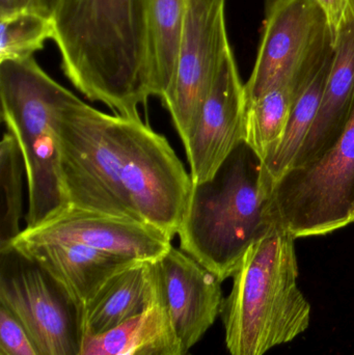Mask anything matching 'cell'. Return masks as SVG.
Masks as SVG:
<instances>
[{"label": "cell", "instance_id": "1", "mask_svg": "<svg viewBox=\"0 0 354 355\" xmlns=\"http://www.w3.org/2000/svg\"><path fill=\"white\" fill-rule=\"evenodd\" d=\"M56 128L68 207L178 235L193 180L166 137L77 96L58 108Z\"/></svg>", "mask_w": 354, "mask_h": 355}, {"label": "cell", "instance_id": "2", "mask_svg": "<svg viewBox=\"0 0 354 355\" xmlns=\"http://www.w3.org/2000/svg\"><path fill=\"white\" fill-rule=\"evenodd\" d=\"M54 42L67 78L91 101L141 119L152 95L148 0H60Z\"/></svg>", "mask_w": 354, "mask_h": 355}, {"label": "cell", "instance_id": "3", "mask_svg": "<svg viewBox=\"0 0 354 355\" xmlns=\"http://www.w3.org/2000/svg\"><path fill=\"white\" fill-rule=\"evenodd\" d=\"M241 144L212 179L193 183L178 236L180 248L220 282L233 277L247 250L278 225L272 191Z\"/></svg>", "mask_w": 354, "mask_h": 355}, {"label": "cell", "instance_id": "4", "mask_svg": "<svg viewBox=\"0 0 354 355\" xmlns=\"http://www.w3.org/2000/svg\"><path fill=\"white\" fill-rule=\"evenodd\" d=\"M295 238L280 225L249 248L222 302L231 355H265L305 333L311 306L297 286Z\"/></svg>", "mask_w": 354, "mask_h": 355}, {"label": "cell", "instance_id": "5", "mask_svg": "<svg viewBox=\"0 0 354 355\" xmlns=\"http://www.w3.org/2000/svg\"><path fill=\"white\" fill-rule=\"evenodd\" d=\"M35 58L0 62L2 120L20 147L28 186L27 227L33 229L68 207L60 176L56 119L74 97Z\"/></svg>", "mask_w": 354, "mask_h": 355}, {"label": "cell", "instance_id": "6", "mask_svg": "<svg viewBox=\"0 0 354 355\" xmlns=\"http://www.w3.org/2000/svg\"><path fill=\"white\" fill-rule=\"evenodd\" d=\"M276 223L295 239L351 225L354 208V108L342 135L317 162L289 173L272 190Z\"/></svg>", "mask_w": 354, "mask_h": 355}, {"label": "cell", "instance_id": "7", "mask_svg": "<svg viewBox=\"0 0 354 355\" xmlns=\"http://www.w3.org/2000/svg\"><path fill=\"white\" fill-rule=\"evenodd\" d=\"M0 308L19 323L39 355H78L83 306L46 269L12 245L0 250Z\"/></svg>", "mask_w": 354, "mask_h": 355}, {"label": "cell", "instance_id": "8", "mask_svg": "<svg viewBox=\"0 0 354 355\" xmlns=\"http://www.w3.org/2000/svg\"><path fill=\"white\" fill-rule=\"evenodd\" d=\"M334 53L322 10L311 0H267L257 60L245 85L247 104L282 83L305 89Z\"/></svg>", "mask_w": 354, "mask_h": 355}, {"label": "cell", "instance_id": "9", "mask_svg": "<svg viewBox=\"0 0 354 355\" xmlns=\"http://www.w3.org/2000/svg\"><path fill=\"white\" fill-rule=\"evenodd\" d=\"M226 0H188L176 75L163 104L182 143L197 123L227 52Z\"/></svg>", "mask_w": 354, "mask_h": 355}, {"label": "cell", "instance_id": "10", "mask_svg": "<svg viewBox=\"0 0 354 355\" xmlns=\"http://www.w3.org/2000/svg\"><path fill=\"white\" fill-rule=\"evenodd\" d=\"M154 302L163 311L185 354L222 312V282L181 248L170 246L149 262Z\"/></svg>", "mask_w": 354, "mask_h": 355}, {"label": "cell", "instance_id": "11", "mask_svg": "<svg viewBox=\"0 0 354 355\" xmlns=\"http://www.w3.org/2000/svg\"><path fill=\"white\" fill-rule=\"evenodd\" d=\"M245 85L231 48L220 64L197 123L183 143L193 183L212 179L245 143Z\"/></svg>", "mask_w": 354, "mask_h": 355}, {"label": "cell", "instance_id": "12", "mask_svg": "<svg viewBox=\"0 0 354 355\" xmlns=\"http://www.w3.org/2000/svg\"><path fill=\"white\" fill-rule=\"evenodd\" d=\"M17 238L80 244L147 263L161 257L172 246V240L150 225L75 207H67L39 227L22 230Z\"/></svg>", "mask_w": 354, "mask_h": 355}, {"label": "cell", "instance_id": "13", "mask_svg": "<svg viewBox=\"0 0 354 355\" xmlns=\"http://www.w3.org/2000/svg\"><path fill=\"white\" fill-rule=\"evenodd\" d=\"M10 245L35 260L57 279L83 310L112 277L141 263L67 242H35L16 238Z\"/></svg>", "mask_w": 354, "mask_h": 355}, {"label": "cell", "instance_id": "14", "mask_svg": "<svg viewBox=\"0 0 354 355\" xmlns=\"http://www.w3.org/2000/svg\"><path fill=\"white\" fill-rule=\"evenodd\" d=\"M353 108L354 22L343 31L335 44L334 58L317 116L292 171L314 164L334 147Z\"/></svg>", "mask_w": 354, "mask_h": 355}, {"label": "cell", "instance_id": "15", "mask_svg": "<svg viewBox=\"0 0 354 355\" xmlns=\"http://www.w3.org/2000/svg\"><path fill=\"white\" fill-rule=\"evenodd\" d=\"M153 304L149 263H136L112 277L85 304V329L105 333L143 316Z\"/></svg>", "mask_w": 354, "mask_h": 355}, {"label": "cell", "instance_id": "16", "mask_svg": "<svg viewBox=\"0 0 354 355\" xmlns=\"http://www.w3.org/2000/svg\"><path fill=\"white\" fill-rule=\"evenodd\" d=\"M188 0H148V52L152 95L163 101L178 64Z\"/></svg>", "mask_w": 354, "mask_h": 355}, {"label": "cell", "instance_id": "17", "mask_svg": "<svg viewBox=\"0 0 354 355\" xmlns=\"http://www.w3.org/2000/svg\"><path fill=\"white\" fill-rule=\"evenodd\" d=\"M333 58L334 53L324 62L295 101L278 149L266 162L258 166L259 177L272 191L292 171L295 160L309 135L326 89Z\"/></svg>", "mask_w": 354, "mask_h": 355}, {"label": "cell", "instance_id": "18", "mask_svg": "<svg viewBox=\"0 0 354 355\" xmlns=\"http://www.w3.org/2000/svg\"><path fill=\"white\" fill-rule=\"evenodd\" d=\"M303 91L287 81L247 104L245 144L259 164L278 149L295 101Z\"/></svg>", "mask_w": 354, "mask_h": 355}, {"label": "cell", "instance_id": "19", "mask_svg": "<svg viewBox=\"0 0 354 355\" xmlns=\"http://www.w3.org/2000/svg\"><path fill=\"white\" fill-rule=\"evenodd\" d=\"M24 159L14 135L4 133L0 144V250L10 245L20 235L23 212V174Z\"/></svg>", "mask_w": 354, "mask_h": 355}, {"label": "cell", "instance_id": "20", "mask_svg": "<svg viewBox=\"0 0 354 355\" xmlns=\"http://www.w3.org/2000/svg\"><path fill=\"white\" fill-rule=\"evenodd\" d=\"M54 33L53 18L29 8L0 17V62L33 58Z\"/></svg>", "mask_w": 354, "mask_h": 355}, {"label": "cell", "instance_id": "21", "mask_svg": "<svg viewBox=\"0 0 354 355\" xmlns=\"http://www.w3.org/2000/svg\"><path fill=\"white\" fill-rule=\"evenodd\" d=\"M120 355H188L185 354L163 311L154 302L136 339Z\"/></svg>", "mask_w": 354, "mask_h": 355}, {"label": "cell", "instance_id": "22", "mask_svg": "<svg viewBox=\"0 0 354 355\" xmlns=\"http://www.w3.org/2000/svg\"><path fill=\"white\" fill-rule=\"evenodd\" d=\"M149 310L143 316L131 319L105 333L91 334L85 329L78 355H120L136 339Z\"/></svg>", "mask_w": 354, "mask_h": 355}, {"label": "cell", "instance_id": "23", "mask_svg": "<svg viewBox=\"0 0 354 355\" xmlns=\"http://www.w3.org/2000/svg\"><path fill=\"white\" fill-rule=\"evenodd\" d=\"M0 355H39L10 313L0 308Z\"/></svg>", "mask_w": 354, "mask_h": 355}, {"label": "cell", "instance_id": "24", "mask_svg": "<svg viewBox=\"0 0 354 355\" xmlns=\"http://www.w3.org/2000/svg\"><path fill=\"white\" fill-rule=\"evenodd\" d=\"M326 16L333 45L345 28L354 22V0H311Z\"/></svg>", "mask_w": 354, "mask_h": 355}, {"label": "cell", "instance_id": "25", "mask_svg": "<svg viewBox=\"0 0 354 355\" xmlns=\"http://www.w3.org/2000/svg\"><path fill=\"white\" fill-rule=\"evenodd\" d=\"M58 1L60 0H30L28 8L43 15V16L53 18Z\"/></svg>", "mask_w": 354, "mask_h": 355}, {"label": "cell", "instance_id": "26", "mask_svg": "<svg viewBox=\"0 0 354 355\" xmlns=\"http://www.w3.org/2000/svg\"><path fill=\"white\" fill-rule=\"evenodd\" d=\"M29 8V0H0V17L8 16Z\"/></svg>", "mask_w": 354, "mask_h": 355}, {"label": "cell", "instance_id": "27", "mask_svg": "<svg viewBox=\"0 0 354 355\" xmlns=\"http://www.w3.org/2000/svg\"><path fill=\"white\" fill-rule=\"evenodd\" d=\"M351 221H353V223H354V208H353V217H351Z\"/></svg>", "mask_w": 354, "mask_h": 355}, {"label": "cell", "instance_id": "28", "mask_svg": "<svg viewBox=\"0 0 354 355\" xmlns=\"http://www.w3.org/2000/svg\"><path fill=\"white\" fill-rule=\"evenodd\" d=\"M29 3H30V0H29Z\"/></svg>", "mask_w": 354, "mask_h": 355}, {"label": "cell", "instance_id": "29", "mask_svg": "<svg viewBox=\"0 0 354 355\" xmlns=\"http://www.w3.org/2000/svg\"><path fill=\"white\" fill-rule=\"evenodd\" d=\"M353 355H354V354Z\"/></svg>", "mask_w": 354, "mask_h": 355}]
</instances>
